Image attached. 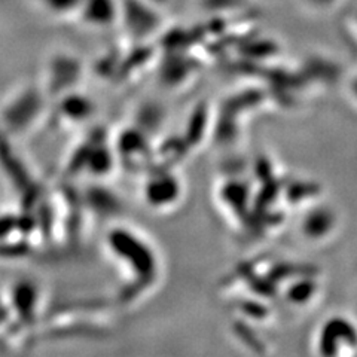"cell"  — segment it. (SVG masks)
<instances>
[{"instance_id": "obj_1", "label": "cell", "mask_w": 357, "mask_h": 357, "mask_svg": "<svg viewBox=\"0 0 357 357\" xmlns=\"http://www.w3.org/2000/svg\"><path fill=\"white\" fill-rule=\"evenodd\" d=\"M307 2L317 6V8H329V6L337 3L338 0H307Z\"/></svg>"}]
</instances>
